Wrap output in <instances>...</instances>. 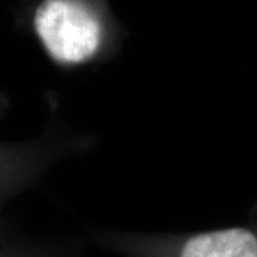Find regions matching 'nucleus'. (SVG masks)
I'll return each mask as SVG.
<instances>
[{"label": "nucleus", "mask_w": 257, "mask_h": 257, "mask_svg": "<svg viewBox=\"0 0 257 257\" xmlns=\"http://www.w3.org/2000/svg\"><path fill=\"white\" fill-rule=\"evenodd\" d=\"M33 25L43 47L57 63H86L100 50L103 25L82 0H43L35 12Z\"/></svg>", "instance_id": "2"}, {"label": "nucleus", "mask_w": 257, "mask_h": 257, "mask_svg": "<svg viewBox=\"0 0 257 257\" xmlns=\"http://www.w3.org/2000/svg\"><path fill=\"white\" fill-rule=\"evenodd\" d=\"M103 247L124 257H257V234L246 227L194 234L100 233Z\"/></svg>", "instance_id": "1"}]
</instances>
